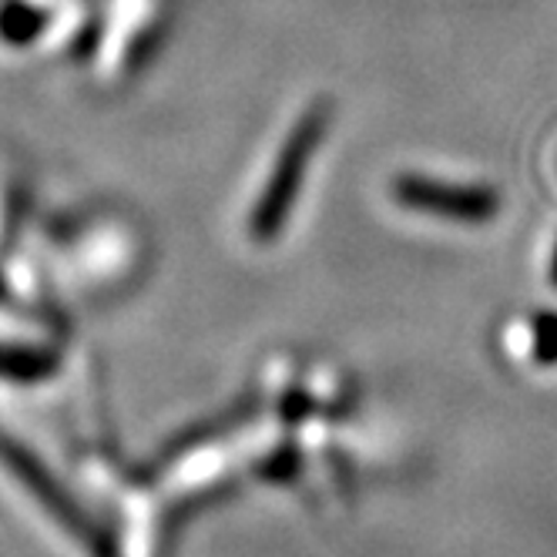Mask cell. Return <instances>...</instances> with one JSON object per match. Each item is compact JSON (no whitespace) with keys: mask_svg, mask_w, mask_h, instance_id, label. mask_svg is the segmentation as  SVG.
<instances>
[{"mask_svg":"<svg viewBox=\"0 0 557 557\" xmlns=\"http://www.w3.org/2000/svg\"><path fill=\"white\" fill-rule=\"evenodd\" d=\"M393 198L410 212L447 219L454 225H484L500 209V198L494 188L441 182L430 175H400L393 182Z\"/></svg>","mask_w":557,"mask_h":557,"instance_id":"obj_2","label":"cell"},{"mask_svg":"<svg viewBox=\"0 0 557 557\" xmlns=\"http://www.w3.org/2000/svg\"><path fill=\"white\" fill-rule=\"evenodd\" d=\"M537 339H541V352H547L544 360H557V315H544L537 323Z\"/></svg>","mask_w":557,"mask_h":557,"instance_id":"obj_3","label":"cell"},{"mask_svg":"<svg viewBox=\"0 0 557 557\" xmlns=\"http://www.w3.org/2000/svg\"><path fill=\"white\" fill-rule=\"evenodd\" d=\"M550 278L557 283V252H554V262H550Z\"/></svg>","mask_w":557,"mask_h":557,"instance_id":"obj_4","label":"cell"},{"mask_svg":"<svg viewBox=\"0 0 557 557\" xmlns=\"http://www.w3.org/2000/svg\"><path fill=\"white\" fill-rule=\"evenodd\" d=\"M326 128H330V104L326 101L309 104L299 114V122L289 128L283 148H278L275 162H272L269 178L262 182L259 202L249 212V235L256 238V243H269V238H275L286 228V219L296 209L302 178L309 175L312 158L326 138Z\"/></svg>","mask_w":557,"mask_h":557,"instance_id":"obj_1","label":"cell"}]
</instances>
